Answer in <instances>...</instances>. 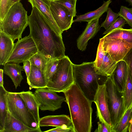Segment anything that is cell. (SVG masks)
Segmentation results:
<instances>
[{
    "mask_svg": "<svg viewBox=\"0 0 132 132\" xmlns=\"http://www.w3.org/2000/svg\"><path fill=\"white\" fill-rule=\"evenodd\" d=\"M28 23L29 35L34 40L38 53L48 60L59 59L65 55L62 36L54 30L35 7H32Z\"/></svg>",
    "mask_w": 132,
    "mask_h": 132,
    "instance_id": "1",
    "label": "cell"
},
{
    "mask_svg": "<svg viewBox=\"0 0 132 132\" xmlns=\"http://www.w3.org/2000/svg\"><path fill=\"white\" fill-rule=\"evenodd\" d=\"M63 93L69 111L73 132H90L93 102L75 83Z\"/></svg>",
    "mask_w": 132,
    "mask_h": 132,
    "instance_id": "2",
    "label": "cell"
},
{
    "mask_svg": "<svg viewBox=\"0 0 132 132\" xmlns=\"http://www.w3.org/2000/svg\"><path fill=\"white\" fill-rule=\"evenodd\" d=\"M75 83L89 100L93 102L99 84H103L107 77L97 74L94 62H84L80 64H73Z\"/></svg>",
    "mask_w": 132,
    "mask_h": 132,
    "instance_id": "3",
    "label": "cell"
},
{
    "mask_svg": "<svg viewBox=\"0 0 132 132\" xmlns=\"http://www.w3.org/2000/svg\"><path fill=\"white\" fill-rule=\"evenodd\" d=\"M27 11L20 2L10 8L3 20L0 22V30L10 36L14 42L21 38L22 35L28 25Z\"/></svg>",
    "mask_w": 132,
    "mask_h": 132,
    "instance_id": "4",
    "label": "cell"
},
{
    "mask_svg": "<svg viewBox=\"0 0 132 132\" xmlns=\"http://www.w3.org/2000/svg\"><path fill=\"white\" fill-rule=\"evenodd\" d=\"M73 64L68 56L59 59L57 69L47 82V87L56 92H63L75 83Z\"/></svg>",
    "mask_w": 132,
    "mask_h": 132,
    "instance_id": "5",
    "label": "cell"
},
{
    "mask_svg": "<svg viewBox=\"0 0 132 132\" xmlns=\"http://www.w3.org/2000/svg\"><path fill=\"white\" fill-rule=\"evenodd\" d=\"M104 83L108 94L109 108L113 127L119 122L126 111L124 93L118 87L113 74L107 77Z\"/></svg>",
    "mask_w": 132,
    "mask_h": 132,
    "instance_id": "6",
    "label": "cell"
},
{
    "mask_svg": "<svg viewBox=\"0 0 132 132\" xmlns=\"http://www.w3.org/2000/svg\"><path fill=\"white\" fill-rule=\"evenodd\" d=\"M6 100L8 110L14 117L29 127L40 128L18 92L7 91Z\"/></svg>",
    "mask_w": 132,
    "mask_h": 132,
    "instance_id": "7",
    "label": "cell"
},
{
    "mask_svg": "<svg viewBox=\"0 0 132 132\" xmlns=\"http://www.w3.org/2000/svg\"><path fill=\"white\" fill-rule=\"evenodd\" d=\"M38 52L34 40L29 35L18 40L14 44L13 51L6 63H23L29 60Z\"/></svg>",
    "mask_w": 132,
    "mask_h": 132,
    "instance_id": "8",
    "label": "cell"
},
{
    "mask_svg": "<svg viewBox=\"0 0 132 132\" xmlns=\"http://www.w3.org/2000/svg\"><path fill=\"white\" fill-rule=\"evenodd\" d=\"M34 93L40 104L39 109L43 111H54L60 108L65 101V97L47 87L36 89Z\"/></svg>",
    "mask_w": 132,
    "mask_h": 132,
    "instance_id": "9",
    "label": "cell"
},
{
    "mask_svg": "<svg viewBox=\"0 0 132 132\" xmlns=\"http://www.w3.org/2000/svg\"><path fill=\"white\" fill-rule=\"evenodd\" d=\"M96 108V116L99 121L104 123L111 132L113 127L108 104V95L106 86L99 84L93 101Z\"/></svg>",
    "mask_w": 132,
    "mask_h": 132,
    "instance_id": "10",
    "label": "cell"
},
{
    "mask_svg": "<svg viewBox=\"0 0 132 132\" xmlns=\"http://www.w3.org/2000/svg\"><path fill=\"white\" fill-rule=\"evenodd\" d=\"M103 38V47L105 52L117 62L122 60L132 48V43L123 40Z\"/></svg>",
    "mask_w": 132,
    "mask_h": 132,
    "instance_id": "11",
    "label": "cell"
},
{
    "mask_svg": "<svg viewBox=\"0 0 132 132\" xmlns=\"http://www.w3.org/2000/svg\"><path fill=\"white\" fill-rule=\"evenodd\" d=\"M50 9L52 16L62 33L71 27L73 18L65 6L50 0Z\"/></svg>",
    "mask_w": 132,
    "mask_h": 132,
    "instance_id": "12",
    "label": "cell"
},
{
    "mask_svg": "<svg viewBox=\"0 0 132 132\" xmlns=\"http://www.w3.org/2000/svg\"><path fill=\"white\" fill-rule=\"evenodd\" d=\"M99 19H96L88 22L82 34L77 40L78 48L81 51L85 50L88 40L93 38L100 30Z\"/></svg>",
    "mask_w": 132,
    "mask_h": 132,
    "instance_id": "13",
    "label": "cell"
},
{
    "mask_svg": "<svg viewBox=\"0 0 132 132\" xmlns=\"http://www.w3.org/2000/svg\"><path fill=\"white\" fill-rule=\"evenodd\" d=\"M40 128H32L28 126L8 112L2 132H41Z\"/></svg>",
    "mask_w": 132,
    "mask_h": 132,
    "instance_id": "14",
    "label": "cell"
},
{
    "mask_svg": "<svg viewBox=\"0 0 132 132\" xmlns=\"http://www.w3.org/2000/svg\"><path fill=\"white\" fill-rule=\"evenodd\" d=\"M50 0H28L32 7L37 8L45 16L49 24L61 36L62 32L54 20L50 9Z\"/></svg>",
    "mask_w": 132,
    "mask_h": 132,
    "instance_id": "15",
    "label": "cell"
},
{
    "mask_svg": "<svg viewBox=\"0 0 132 132\" xmlns=\"http://www.w3.org/2000/svg\"><path fill=\"white\" fill-rule=\"evenodd\" d=\"M39 125L40 127H56L65 125L73 129L70 117L64 114L44 116L40 118Z\"/></svg>",
    "mask_w": 132,
    "mask_h": 132,
    "instance_id": "16",
    "label": "cell"
},
{
    "mask_svg": "<svg viewBox=\"0 0 132 132\" xmlns=\"http://www.w3.org/2000/svg\"><path fill=\"white\" fill-rule=\"evenodd\" d=\"M22 98L30 112L33 116L37 123H39L40 118L39 110L40 104L34 93L28 90L18 92Z\"/></svg>",
    "mask_w": 132,
    "mask_h": 132,
    "instance_id": "17",
    "label": "cell"
},
{
    "mask_svg": "<svg viewBox=\"0 0 132 132\" xmlns=\"http://www.w3.org/2000/svg\"><path fill=\"white\" fill-rule=\"evenodd\" d=\"M27 79V82L30 90L47 87L48 81L44 72L35 65H31L30 75Z\"/></svg>",
    "mask_w": 132,
    "mask_h": 132,
    "instance_id": "18",
    "label": "cell"
},
{
    "mask_svg": "<svg viewBox=\"0 0 132 132\" xmlns=\"http://www.w3.org/2000/svg\"><path fill=\"white\" fill-rule=\"evenodd\" d=\"M9 36L0 30V65H4L10 56L14 43Z\"/></svg>",
    "mask_w": 132,
    "mask_h": 132,
    "instance_id": "19",
    "label": "cell"
},
{
    "mask_svg": "<svg viewBox=\"0 0 132 132\" xmlns=\"http://www.w3.org/2000/svg\"><path fill=\"white\" fill-rule=\"evenodd\" d=\"M3 72L8 76L12 80L16 89L20 86L23 78L21 74V71L24 69L23 66L19 63H7L4 65Z\"/></svg>",
    "mask_w": 132,
    "mask_h": 132,
    "instance_id": "20",
    "label": "cell"
},
{
    "mask_svg": "<svg viewBox=\"0 0 132 132\" xmlns=\"http://www.w3.org/2000/svg\"><path fill=\"white\" fill-rule=\"evenodd\" d=\"M128 70L127 64L122 60L117 62L116 68L113 73L117 85L120 91L123 93L126 84Z\"/></svg>",
    "mask_w": 132,
    "mask_h": 132,
    "instance_id": "21",
    "label": "cell"
},
{
    "mask_svg": "<svg viewBox=\"0 0 132 132\" xmlns=\"http://www.w3.org/2000/svg\"><path fill=\"white\" fill-rule=\"evenodd\" d=\"M111 2V0L104 1L102 5L96 10L77 16L76 19L73 20V23L82 21H86L88 23L96 19H99L104 13L107 12L109 5Z\"/></svg>",
    "mask_w": 132,
    "mask_h": 132,
    "instance_id": "22",
    "label": "cell"
},
{
    "mask_svg": "<svg viewBox=\"0 0 132 132\" xmlns=\"http://www.w3.org/2000/svg\"><path fill=\"white\" fill-rule=\"evenodd\" d=\"M117 62L105 52L103 62L99 69L96 72L98 75L107 77L112 75L117 66Z\"/></svg>",
    "mask_w": 132,
    "mask_h": 132,
    "instance_id": "23",
    "label": "cell"
},
{
    "mask_svg": "<svg viewBox=\"0 0 132 132\" xmlns=\"http://www.w3.org/2000/svg\"><path fill=\"white\" fill-rule=\"evenodd\" d=\"M103 37L109 39H120L132 43V28L125 29L121 28L117 29L106 35Z\"/></svg>",
    "mask_w": 132,
    "mask_h": 132,
    "instance_id": "24",
    "label": "cell"
},
{
    "mask_svg": "<svg viewBox=\"0 0 132 132\" xmlns=\"http://www.w3.org/2000/svg\"><path fill=\"white\" fill-rule=\"evenodd\" d=\"M7 92L4 87L0 86V132H2L4 129L8 111L6 100Z\"/></svg>",
    "mask_w": 132,
    "mask_h": 132,
    "instance_id": "25",
    "label": "cell"
},
{
    "mask_svg": "<svg viewBox=\"0 0 132 132\" xmlns=\"http://www.w3.org/2000/svg\"><path fill=\"white\" fill-rule=\"evenodd\" d=\"M132 113V103L119 122L112 128L111 132H128L129 123Z\"/></svg>",
    "mask_w": 132,
    "mask_h": 132,
    "instance_id": "26",
    "label": "cell"
},
{
    "mask_svg": "<svg viewBox=\"0 0 132 132\" xmlns=\"http://www.w3.org/2000/svg\"><path fill=\"white\" fill-rule=\"evenodd\" d=\"M124 96L126 111L132 103V80L128 69Z\"/></svg>",
    "mask_w": 132,
    "mask_h": 132,
    "instance_id": "27",
    "label": "cell"
},
{
    "mask_svg": "<svg viewBox=\"0 0 132 132\" xmlns=\"http://www.w3.org/2000/svg\"><path fill=\"white\" fill-rule=\"evenodd\" d=\"M59 59L48 60L44 72L45 78L48 81L51 78L56 71Z\"/></svg>",
    "mask_w": 132,
    "mask_h": 132,
    "instance_id": "28",
    "label": "cell"
},
{
    "mask_svg": "<svg viewBox=\"0 0 132 132\" xmlns=\"http://www.w3.org/2000/svg\"><path fill=\"white\" fill-rule=\"evenodd\" d=\"M31 65H35L44 72L48 60L38 52L29 60Z\"/></svg>",
    "mask_w": 132,
    "mask_h": 132,
    "instance_id": "29",
    "label": "cell"
},
{
    "mask_svg": "<svg viewBox=\"0 0 132 132\" xmlns=\"http://www.w3.org/2000/svg\"><path fill=\"white\" fill-rule=\"evenodd\" d=\"M103 37L100 39L96 58L94 61V69L96 72L100 69L105 54V52L103 47Z\"/></svg>",
    "mask_w": 132,
    "mask_h": 132,
    "instance_id": "30",
    "label": "cell"
},
{
    "mask_svg": "<svg viewBox=\"0 0 132 132\" xmlns=\"http://www.w3.org/2000/svg\"><path fill=\"white\" fill-rule=\"evenodd\" d=\"M107 15L105 20L102 23L101 27H104L107 30L116 20L119 16L118 13L114 12L110 7H109Z\"/></svg>",
    "mask_w": 132,
    "mask_h": 132,
    "instance_id": "31",
    "label": "cell"
},
{
    "mask_svg": "<svg viewBox=\"0 0 132 132\" xmlns=\"http://www.w3.org/2000/svg\"><path fill=\"white\" fill-rule=\"evenodd\" d=\"M118 14L120 17L125 19L126 23L132 27V8L122 6Z\"/></svg>",
    "mask_w": 132,
    "mask_h": 132,
    "instance_id": "32",
    "label": "cell"
},
{
    "mask_svg": "<svg viewBox=\"0 0 132 132\" xmlns=\"http://www.w3.org/2000/svg\"><path fill=\"white\" fill-rule=\"evenodd\" d=\"M77 0H53L55 2L67 7L74 17L76 16V5Z\"/></svg>",
    "mask_w": 132,
    "mask_h": 132,
    "instance_id": "33",
    "label": "cell"
},
{
    "mask_svg": "<svg viewBox=\"0 0 132 132\" xmlns=\"http://www.w3.org/2000/svg\"><path fill=\"white\" fill-rule=\"evenodd\" d=\"M11 7V0H0V22L3 20Z\"/></svg>",
    "mask_w": 132,
    "mask_h": 132,
    "instance_id": "34",
    "label": "cell"
},
{
    "mask_svg": "<svg viewBox=\"0 0 132 132\" xmlns=\"http://www.w3.org/2000/svg\"><path fill=\"white\" fill-rule=\"evenodd\" d=\"M126 23L125 19L120 17L117 18L109 27L104 31L103 34L106 35L115 29L122 28Z\"/></svg>",
    "mask_w": 132,
    "mask_h": 132,
    "instance_id": "35",
    "label": "cell"
},
{
    "mask_svg": "<svg viewBox=\"0 0 132 132\" xmlns=\"http://www.w3.org/2000/svg\"><path fill=\"white\" fill-rule=\"evenodd\" d=\"M127 63L132 80V48L123 59Z\"/></svg>",
    "mask_w": 132,
    "mask_h": 132,
    "instance_id": "36",
    "label": "cell"
},
{
    "mask_svg": "<svg viewBox=\"0 0 132 132\" xmlns=\"http://www.w3.org/2000/svg\"><path fill=\"white\" fill-rule=\"evenodd\" d=\"M44 132H73V129L72 128L69 127L66 125H64L56 127L55 128L49 129Z\"/></svg>",
    "mask_w": 132,
    "mask_h": 132,
    "instance_id": "37",
    "label": "cell"
},
{
    "mask_svg": "<svg viewBox=\"0 0 132 132\" xmlns=\"http://www.w3.org/2000/svg\"><path fill=\"white\" fill-rule=\"evenodd\" d=\"M97 128L94 131L95 132H110L105 125L102 122L99 121L97 122Z\"/></svg>",
    "mask_w": 132,
    "mask_h": 132,
    "instance_id": "38",
    "label": "cell"
},
{
    "mask_svg": "<svg viewBox=\"0 0 132 132\" xmlns=\"http://www.w3.org/2000/svg\"><path fill=\"white\" fill-rule=\"evenodd\" d=\"M23 63V68L26 74L27 78H28L30 73L31 65L30 62L29 60L25 61Z\"/></svg>",
    "mask_w": 132,
    "mask_h": 132,
    "instance_id": "39",
    "label": "cell"
},
{
    "mask_svg": "<svg viewBox=\"0 0 132 132\" xmlns=\"http://www.w3.org/2000/svg\"><path fill=\"white\" fill-rule=\"evenodd\" d=\"M3 69H0V86L4 87L3 81Z\"/></svg>",
    "mask_w": 132,
    "mask_h": 132,
    "instance_id": "40",
    "label": "cell"
},
{
    "mask_svg": "<svg viewBox=\"0 0 132 132\" xmlns=\"http://www.w3.org/2000/svg\"><path fill=\"white\" fill-rule=\"evenodd\" d=\"M128 132H132V113L129 123Z\"/></svg>",
    "mask_w": 132,
    "mask_h": 132,
    "instance_id": "41",
    "label": "cell"
},
{
    "mask_svg": "<svg viewBox=\"0 0 132 132\" xmlns=\"http://www.w3.org/2000/svg\"><path fill=\"white\" fill-rule=\"evenodd\" d=\"M21 0H11V7L15 3L20 2Z\"/></svg>",
    "mask_w": 132,
    "mask_h": 132,
    "instance_id": "42",
    "label": "cell"
},
{
    "mask_svg": "<svg viewBox=\"0 0 132 132\" xmlns=\"http://www.w3.org/2000/svg\"><path fill=\"white\" fill-rule=\"evenodd\" d=\"M126 1L129 3L130 5L132 6V0H126Z\"/></svg>",
    "mask_w": 132,
    "mask_h": 132,
    "instance_id": "43",
    "label": "cell"
}]
</instances>
